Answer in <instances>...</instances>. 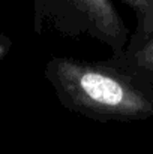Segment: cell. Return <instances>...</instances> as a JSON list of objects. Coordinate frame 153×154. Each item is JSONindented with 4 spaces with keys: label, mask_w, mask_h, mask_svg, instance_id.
<instances>
[{
    "label": "cell",
    "mask_w": 153,
    "mask_h": 154,
    "mask_svg": "<svg viewBox=\"0 0 153 154\" xmlns=\"http://www.w3.org/2000/svg\"><path fill=\"white\" fill-rule=\"evenodd\" d=\"M45 78L59 102L81 117L102 123L153 118V87L111 58L53 57L45 66Z\"/></svg>",
    "instance_id": "1"
},
{
    "label": "cell",
    "mask_w": 153,
    "mask_h": 154,
    "mask_svg": "<svg viewBox=\"0 0 153 154\" xmlns=\"http://www.w3.org/2000/svg\"><path fill=\"white\" fill-rule=\"evenodd\" d=\"M44 27L68 38L90 36L111 54L123 51L131 38L111 0H35L36 33Z\"/></svg>",
    "instance_id": "2"
},
{
    "label": "cell",
    "mask_w": 153,
    "mask_h": 154,
    "mask_svg": "<svg viewBox=\"0 0 153 154\" xmlns=\"http://www.w3.org/2000/svg\"><path fill=\"white\" fill-rule=\"evenodd\" d=\"M116 63L134 70L153 87V35H131L126 48L110 57Z\"/></svg>",
    "instance_id": "3"
},
{
    "label": "cell",
    "mask_w": 153,
    "mask_h": 154,
    "mask_svg": "<svg viewBox=\"0 0 153 154\" xmlns=\"http://www.w3.org/2000/svg\"><path fill=\"white\" fill-rule=\"evenodd\" d=\"M135 12V35L150 36L153 35V0H122Z\"/></svg>",
    "instance_id": "4"
},
{
    "label": "cell",
    "mask_w": 153,
    "mask_h": 154,
    "mask_svg": "<svg viewBox=\"0 0 153 154\" xmlns=\"http://www.w3.org/2000/svg\"><path fill=\"white\" fill-rule=\"evenodd\" d=\"M8 48H9V42H8L6 39L0 38V58L5 57V54H6V51H8Z\"/></svg>",
    "instance_id": "5"
}]
</instances>
